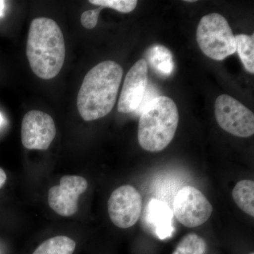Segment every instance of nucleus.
<instances>
[{
	"instance_id": "obj_5",
	"label": "nucleus",
	"mask_w": 254,
	"mask_h": 254,
	"mask_svg": "<svg viewBox=\"0 0 254 254\" xmlns=\"http://www.w3.org/2000/svg\"><path fill=\"white\" fill-rule=\"evenodd\" d=\"M217 123L227 133L242 138L254 134L253 112L230 95H220L215 100Z\"/></svg>"
},
{
	"instance_id": "obj_21",
	"label": "nucleus",
	"mask_w": 254,
	"mask_h": 254,
	"mask_svg": "<svg viewBox=\"0 0 254 254\" xmlns=\"http://www.w3.org/2000/svg\"><path fill=\"white\" fill-rule=\"evenodd\" d=\"M2 123H3L2 115H1V114L0 113V125H1V124H2Z\"/></svg>"
},
{
	"instance_id": "obj_10",
	"label": "nucleus",
	"mask_w": 254,
	"mask_h": 254,
	"mask_svg": "<svg viewBox=\"0 0 254 254\" xmlns=\"http://www.w3.org/2000/svg\"><path fill=\"white\" fill-rule=\"evenodd\" d=\"M148 63L141 59L127 73L118 103V111L122 113L136 112L148 87Z\"/></svg>"
},
{
	"instance_id": "obj_18",
	"label": "nucleus",
	"mask_w": 254,
	"mask_h": 254,
	"mask_svg": "<svg viewBox=\"0 0 254 254\" xmlns=\"http://www.w3.org/2000/svg\"><path fill=\"white\" fill-rule=\"evenodd\" d=\"M103 8L100 6L98 9L88 10L81 14V23L83 27L88 29H93L98 23V16L100 11Z\"/></svg>"
},
{
	"instance_id": "obj_4",
	"label": "nucleus",
	"mask_w": 254,
	"mask_h": 254,
	"mask_svg": "<svg viewBox=\"0 0 254 254\" xmlns=\"http://www.w3.org/2000/svg\"><path fill=\"white\" fill-rule=\"evenodd\" d=\"M200 49L210 59L222 61L237 52L235 36L221 14L213 13L202 17L196 31Z\"/></svg>"
},
{
	"instance_id": "obj_23",
	"label": "nucleus",
	"mask_w": 254,
	"mask_h": 254,
	"mask_svg": "<svg viewBox=\"0 0 254 254\" xmlns=\"http://www.w3.org/2000/svg\"><path fill=\"white\" fill-rule=\"evenodd\" d=\"M254 254V253H251V254Z\"/></svg>"
},
{
	"instance_id": "obj_7",
	"label": "nucleus",
	"mask_w": 254,
	"mask_h": 254,
	"mask_svg": "<svg viewBox=\"0 0 254 254\" xmlns=\"http://www.w3.org/2000/svg\"><path fill=\"white\" fill-rule=\"evenodd\" d=\"M108 214L115 226L129 228L141 218L143 200L138 191L131 185H123L110 195L108 202Z\"/></svg>"
},
{
	"instance_id": "obj_16",
	"label": "nucleus",
	"mask_w": 254,
	"mask_h": 254,
	"mask_svg": "<svg viewBox=\"0 0 254 254\" xmlns=\"http://www.w3.org/2000/svg\"><path fill=\"white\" fill-rule=\"evenodd\" d=\"M204 239L195 233L187 234L180 240L173 254H206Z\"/></svg>"
},
{
	"instance_id": "obj_14",
	"label": "nucleus",
	"mask_w": 254,
	"mask_h": 254,
	"mask_svg": "<svg viewBox=\"0 0 254 254\" xmlns=\"http://www.w3.org/2000/svg\"><path fill=\"white\" fill-rule=\"evenodd\" d=\"M76 242L66 236L52 237L45 241L33 254H73Z\"/></svg>"
},
{
	"instance_id": "obj_19",
	"label": "nucleus",
	"mask_w": 254,
	"mask_h": 254,
	"mask_svg": "<svg viewBox=\"0 0 254 254\" xmlns=\"http://www.w3.org/2000/svg\"><path fill=\"white\" fill-rule=\"evenodd\" d=\"M6 175L4 170L0 168V189L2 188L6 183Z\"/></svg>"
},
{
	"instance_id": "obj_6",
	"label": "nucleus",
	"mask_w": 254,
	"mask_h": 254,
	"mask_svg": "<svg viewBox=\"0 0 254 254\" xmlns=\"http://www.w3.org/2000/svg\"><path fill=\"white\" fill-rule=\"evenodd\" d=\"M173 215L184 226L193 228L208 221L213 213L211 203L198 189L185 186L173 200Z\"/></svg>"
},
{
	"instance_id": "obj_22",
	"label": "nucleus",
	"mask_w": 254,
	"mask_h": 254,
	"mask_svg": "<svg viewBox=\"0 0 254 254\" xmlns=\"http://www.w3.org/2000/svg\"><path fill=\"white\" fill-rule=\"evenodd\" d=\"M187 1V2H195V1H195V0H187V1Z\"/></svg>"
},
{
	"instance_id": "obj_17",
	"label": "nucleus",
	"mask_w": 254,
	"mask_h": 254,
	"mask_svg": "<svg viewBox=\"0 0 254 254\" xmlns=\"http://www.w3.org/2000/svg\"><path fill=\"white\" fill-rule=\"evenodd\" d=\"M92 4L98 5L101 7H109L120 12L129 13L133 11L138 1L136 0H91Z\"/></svg>"
},
{
	"instance_id": "obj_12",
	"label": "nucleus",
	"mask_w": 254,
	"mask_h": 254,
	"mask_svg": "<svg viewBox=\"0 0 254 254\" xmlns=\"http://www.w3.org/2000/svg\"><path fill=\"white\" fill-rule=\"evenodd\" d=\"M147 59L151 67L159 74L168 76L173 72V57L171 52L160 45H155L147 51Z\"/></svg>"
},
{
	"instance_id": "obj_2",
	"label": "nucleus",
	"mask_w": 254,
	"mask_h": 254,
	"mask_svg": "<svg viewBox=\"0 0 254 254\" xmlns=\"http://www.w3.org/2000/svg\"><path fill=\"white\" fill-rule=\"evenodd\" d=\"M64 39L61 28L48 18L33 19L28 31L26 55L32 71L43 79L58 76L65 60Z\"/></svg>"
},
{
	"instance_id": "obj_1",
	"label": "nucleus",
	"mask_w": 254,
	"mask_h": 254,
	"mask_svg": "<svg viewBox=\"0 0 254 254\" xmlns=\"http://www.w3.org/2000/svg\"><path fill=\"white\" fill-rule=\"evenodd\" d=\"M123 69L114 61L103 62L85 76L77 97L78 113L85 121L106 116L116 103Z\"/></svg>"
},
{
	"instance_id": "obj_11",
	"label": "nucleus",
	"mask_w": 254,
	"mask_h": 254,
	"mask_svg": "<svg viewBox=\"0 0 254 254\" xmlns=\"http://www.w3.org/2000/svg\"><path fill=\"white\" fill-rule=\"evenodd\" d=\"M142 222L160 240L173 236V213L168 203L163 200L152 198L145 206Z\"/></svg>"
},
{
	"instance_id": "obj_15",
	"label": "nucleus",
	"mask_w": 254,
	"mask_h": 254,
	"mask_svg": "<svg viewBox=\"0 0 254 254\" xmlns=\"http://www.w3.org/2000/svg\"><path fill=\"white\" fill-rule=\"evenodd\" d=\"M237 51L247 71L254 73V36L240 34L235 36Z\"/></svg>"
},
{
	"instance_id": "obj_20",
	"label": "nucleus",
	"mask_w": 254,
	"mask_h": 254,
	"mask_svg": "<svg viewBox=\"0 0 254 254\" xmlns=\"http://www.w3.org/2000/svg\"><path fill=\"white\" fill-rule=\"evenodd\" d=\"M4 1H0V16H2L3 11H4Z\"/></svg>"
},
{
	"instance_id": "obj_3",
	"label": "nucleus",
	"mask_w": 254,
	"mask_h": 254,
	"mask_svg": "<svg viewBox=\"0 0 254 254\" xmlns=\"http://www.w3.org/2000/svg\"><path fill=\"white\" fill-rule=\"evenodd\" d=\"M178 124V109L174 100L156 97L142 110L138 127L139 145L146 151H162L173 141Z\"/></svg>"
},
{
	"instance_id": "obj_9",
	"label": "nucleus",
	"mask_w": 254,
	"mask_h": 254,
	"mask_svg": "<svg viewBox=\"0 0 254 254\" xmlns=\"http://www.w3.org/2000/svg\"><path fill=\"white\" fill-rule=\"evenodd\" d=\"M86 179L76 175L62 177L60 185L50 188L48 204L50 208L64 217L72 216L78 211V198L88 188Z\"/></svg>"
},
{
	"instance_id": "obj_13",
	"label": "nucleus",
	"mask_w": 254,
	"mask_h": 254,
	"mask_svg": "<svg viewBox=\"0 0 254 254\" xmlns=\"http://www.w3.org/2000/svg\"><path fill=\"white\" fill-rule=\"evenodd\" d=\"M232 198L235 203L245 213L254 217V182L241 180L232 190Z\"/></svg>"
},
{
	"instance_id": "obj_8",
	"label": "nucleus",
	"mask_w": 254,
	"mask_h": 254,
	"mask_svg": "<svg viewBox=\"0 0 254 254\" xmlns=\"http://www.w3.org/2000/svg\"><path fill=\"white\" fill-rule=\"evenodd\" d=\"M56 133L54 120L48 114L40 110H31L23 117L21 141L27 149H48Z\"/></svg>"
}]
</instances>
